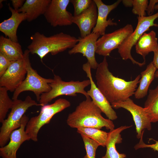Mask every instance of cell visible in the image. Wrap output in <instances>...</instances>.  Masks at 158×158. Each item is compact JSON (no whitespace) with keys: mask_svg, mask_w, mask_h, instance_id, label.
I'll list each match as a JSON object with an SVG mask.
<instances>
[{"mask_svg":"<svg viewBox=\"0 0 158 158\" xmlns=\"http://www.w3.org/2000/svg\"><path fill=\"white\" fill-rule=\"evenodd\" d=\"M95 77L98 88L111 104L124 101L134 95L140 75L127 81L114 76L109 71L106 57L99 64Z\"/></svg>","mask_w":158,"mask_h":158,"instance_id":"obj_1","label":"cell"},{"mask_svg":"<svg viewBox=\"0 0 158 158\" xmlns=\"http://www.w3.org/2000/svg\"><path fill=\"white\" fill-rule=\"evenodd\" d=\"M102 112L89 97L80 102L75 110L69 114L66 123L73 128H92L100 129L105 127L110 131L114 129L115 126L112 121L104 118Z\"/></svg>","mask_w":158,"mask_h":158,"instance_id":"obj_2","label":"cell"},{"mask_svg":"<svg viewBox=\"0 0 158 158\" xmlns=\"http://www.w3.org/2000/svg\"><path fill=\"white\" fill-rule=\"evenodd\" d=\"M32 42L27 47L30 53L37 54L41 60L48 54L52 55L72 49L78 42V38L63 32L46 36L36 32L31 37Z\"/></svg>","mask_w":158,"mask_h":158,"instance_id":"obj_3","label":"cell"},{"mask_svg":"<svg viewBox=\"0 0 158 158\" xmlns=\"http://www.w3.org/2000/svg\"><path fill=\"white\" fill-rule=\"evenodd\" d=\"M30 53L28 49L24 52L23 59L27 75L24 80L14 92L12 97L13 100L18 99L19 95L22 92L31 91L34 93L37 101L39 102L42 93L48 92L51 90L49 84L53 81V79L41 77L32 68L30 60Z\"/></svg>","mask_w":158,"mask_h":158,"instance_id":"obj_4","label":"cell"},{"mask_svg":"<svg viewBox=\"0 0 158 158\" xmlns=\"http://www.w3.org/2000/svg\"><path fill=\"white\" fill-rule=\"evenodd\" d=\"M53 81L49 85L51 87V90L42 93L39 101L42 106L47 105L52 100L59 96L66 95L75 96L76 93L84 95L86 98L90 97L85 88L90 85L89 79L82 81L71 80L66 82L63 80L60 76L54 75Z\"/></svg>","mask_w":158,"mask_h":158,"instance_id":"obj_5","label":"cell"},{"mask_svg":"<svg viewBox=\"0 0 158 158\" xmlns=\"http://www.w3.org/2000/svg\"><path fill=\"white\" fill-rule=\"evenodd\" d=\"M13 100L11 111L7 118L2 123L0 128V147L6 145L12 131L20 127L21 118L29 108L33 106H42L29 95L23 101L18 99Z\"/></svg>","mask_w":158,"mask_h":158,"instance_id":"obj_6","label":"cell"},{"mask_svg":"<svg viewBox=\"0 0 158 158\" xmlns=\"http://www.w3.org/2000/svg\"><path fill=\"white\" fill-rule=\"evenodd\" d=\"M157 18L158 12L150 16L138 17V23L135 29L118 49V53L123 60L130 59L133 64L140 67L145 64V61L140 63L133 59L131 54V49L144 33L149 30L150 27H158V24L154 23L155 20Z\"/></svg>","mask_w":158,"mask_h":158,"instance_id":"obj_7","label":"cell"},{"mask_svg":"<svg viewBox=\"0 0 158 158\" xmlns=\"http://www.w3.org/2000/svg\"><path fill=\"white\" fill-rule=\"evenodd\" d=\"M71 106V103L67 99L59 98L51 104L41 106L39 114L31 117L26 126L25 131L31 139L34 142L38 141L37 135L41 128L48 124L54 115Z\"/></svg>","mask_w":158,"mask_h":158,"instance_id":"obj_8","label":"cell"},{"mask_svg":"<svg viewBox=\"0 0 158 158\" xmlns=\"http://www.w3.org/2000/svg\"><path fill=\"white\" fill-rule=\"evenodd\" d=\"M133 31L132 25L127 24L111 33L105 34L97 41L96 53L104 57L109 56L111 52L118 49Z\"/></svg>","mask_w":158,"mask_h":158,"instance_id":"obj_9","label":"cell"},{"mask_svg":"<svg viewBox=\"0 0 158 158\" xmlns=\"http://www.w3.org/2000/svg\"><path fill=\"white\" fill-rule=\"evenodd\" d=\"M111 105L113 108H123L131 113L135 125L137 138L138 139L140 138L145 129H146L148 130L151 129L152 123L144 108L135 104L130 98Z\"/></svg>","mask_w":158,"mask_h":158,"instance_id":"obj_10","label":"cell"},{"mask_svg":"<svg viewBox=\"0 0 158 158\" xmlns=\"http://www.w3.org/2000/svg\"><path fill=\"white\" fill-rule=\"evenodd\" d=\"M70 2V0H51L44 15L51 26H68L73 23V15L67 10Z\"/></svg>","mask_w":158,"mask_h":158,"instance_id":"obj_11","label":"cell"},{"mask_svg":"<svg viewBox=\"0 0 158 158\" xmlns=\"http://www.w3.org/2000/svg\"><path fill=\"white\" fill-rule=\"evenodd\" d=\"M26 74L23 58L11 61L7 70L0 77V87H5L8 91L14 92L25 79Z\"/></svg>","mask_w":158,"mask_h":158,"instance_id":"obj_12","label":"cell"},{"mask_svg":"<svg viewBox=\"0 0 158 158\" xmlns=\"http://www.w3.org/2000/svg\"><path fill=\"white\" fill-rule=\"evenodd\" d=\"M28 117L24 114L21 119L20 127L11 133L9 142L5 146L0 148V155L2 158H16V152L24 142L31 139L26 133L25 128L29 120Z\"/></svg>","mask_w":158,"mask_h":158,"instance_id":"obj_13","label":"cell"},{"mask_svg":"<svg viewBox=\"0 0 158 158\" xmlns=\"http://www.w3.org/2000/svg\"><path fill=\"white\" fill-rule=\"evenodd\" d=\"M83 70L87 74V76L90 81V88L87 91L88 95L96 105L104 114L108 119L111 120L117 118L115 111L111 104L99 90L95 83L92 77L91 68L88 62L83 65Z\"/></svg>","mask_w":158,"mask_h":158,"instance_id":"obj_14","label":"cell"},{"mask_svg":"<svg viewBox=\"0 0 158 158\" xmlns=\"http://www.w3.org/2000/svg\"><path fill=\"white\" fill-rule=\"evenodd\" d=\"M100 35L92 32L86 37H79V41L75 46L68 51L70 55L81 53L86 57L91 68L96 69L99 64L97 61L95 54L96 42Z\"/></svg>","mask_w":158,"mask_h":158,"instance_id":"obj_15","label":"cell"},{"mask_svg":"<svg viewBox=\"0 0 158 158\" xmlns=\"http://www.w3.org/2000/svg\"><path fill=\"white\" fill-rule=\"evenodd\" d=\"M97 8L94 0L87 9L78 16H73L72 22L79 28L81 37L83 38L91 33V30L97 24Z\"/></svg>","mask_w":158,"mask_h":158,"instance_id":"obj_16","label":"cell"},{"mask_svg":"<svg viewBox=\"0 0 158 158\" xmlns=\"http://www.w3.org/2000/svg\"><path fill=\"white\" fill-rule=\"evenodd\" d=\"M97 7L98 16L97 24L92 30L93 33L102 36L105 34L107 28L109 26H116L117 23L113 19H107L110 12L116 8L122 1L118 0L113 4L108 5L104 4L101 0H94Z\"/></svg>","mask_w":158,"mask_h":158,"instance_id":"obj_17","label":"cell"},{"mask_svg":"<svg viewBox=\"0 0 158 158\" xmlns=\"http://www.w3.org/2000/svg\"><path fill=\"white\" fill-rule=\"evenodd\" d=\"M8 6L11 15L8 19L0 23V31L12 41L18 42L17 30L21 23L26 20V14L25 13L18 12L10 6L9 3Z\"/></svg>","mask_w":158,"mask_h":158,"instance_id":"obj_18","label":"cell"},{"mask_svg":"<svg viewBox=\"0 0 158 158\" xmlns=\"http://www.w3.org/2000/svg\"><path fill=\"white\" fill-rule=\"evenodd\" d=\"M131 126H122L116 129L110 130L108 133L106 147V153L102 158H125L126 155L123 153H120L117 151L116 147L117 144L122 142L121 133L124 130L131 127Z\"/></svg>","mask_w":158,"mask_h":158,"instance_id":"obj_19","label":"cell"},{"mask_svg":"<svg viewBox=\"0 0 158 158\" xmlns=\"http://www.w3.org/2000/svg\"><path fill=\"white\" fill-rule=\"evenodd\" d=\"M51 0H26L18 11L26 14V20L30 22L41 15H44Z\"/></svg>","mask_w":158,"mask_h":158,"instance_id":"obj_20","label":"cell"},{"mask_svg":"<svg viewBox=\"0 0 158 158\" xmlns=\"http://www.w3.org/2000/svg\"><path fill=\"white\" fill-rule=\"evenodd\" d=\"M0 53L11 61L21 59L24 57V53L19 43L2 35L0 37Z\"/></svg>","mask_w":158,"mask_h":158,"instance_id":"obj_21","label":"cell"},{"mask_svg":"<svg viewBox=\"0 0 158 158\" xmlns=\"http://www.w3.org/2000/svg\"><path fill=\"white\" fill-rule=\"evenodd\" d=\"M158 39L156 32L152 30L148 33L145 32L137 41L135 45L136 52L140 55L144 61L149 53L154 52L158 45Z\"/></svg>","mask_w":158,"mask_h":158,"instance_id":"obj_22","label":"cell"},{"mask_svg":"<svg viewBox=\"0 0 158 158\" xmlns=\"http://www.w3.org/2000/svg\"><path fill=\"white\" fill-rule=\"evenodd\" d=\"M157 70L152 61L146 69L141 73L139 84L134 94L135 98L139 99L147 95L149 87L155 77Z\"/></svg>","mask_w":158,"mask_h":158,"instance_id":"obj_23","label":"cell"},{"mask_svg":"<svg viewBox=\"0 0 158 158\" xmlns=\"http://www.w3.org/2000/svg\"><path fill=\"white\" fill-rule=\"evenodd\" d=\"M144 108L151 123L158 122V85L149 90Z\"/></svg>","mask_w":158,"mask_h":158,"instance_id":"obj_24","label":"cell"},{"mask_svg":"<svg viewBox=\"0 0 158 158\" xmlns=\"http://www.w3.org/2000/svg\"><path fill=\"white\" fill-rule=\"evenodd\" d=\"M77 132L94 140L99 146L106 147L108 133L100 129L92 128H77Z\"/></svg>","mask_w":158,"mask_h":158,"instance_id":"obj_25","label":"cell"},{"mask_svg":"<svg viewBox=\"0 0 158 158\" xmlns=\"http://www.w3.org/2000/svg\"><path fill=\"white\" fill-rule=\"evenodd\" d=\"M8 90L4 87H0V122L1 123L5 120L6 115L11 109L13 100L9 97Z\"/></svg>","mask_w":158,"mask_h":158,"instance_id":"obj_26","label":"cell"},{"mask_svg":"<svg viewBox=\"0 0 158 158\" xmlns=\"http://www.w3.org/2000/svg\"><path fill=\"white\" fill-rule=\"evenodd\" d=\"M84 142L86 154L83 158H95L96 151L99 144L94 140L80 135Z\"/></svg>","mask_w":158,"mask_h":158,"instance_id":"obj_27","label":"cell"},{"mask_svg":"<svg viewBox=\"0 0 158 158\" xmlns=\"http://www.w3.org/2000/svg\"><path fill=\"white\" fill-rule=\"evenodd\" d=\"M148 4L147 0H133L132 11L133 13L138 15V17L146 16V11Z\"/></svg>","mask_w":158,"mask_h":158,"instance_id":"obj_28","label":"cell"},{"mask_svg":"<svg viewBox=\"0 0 158 158\" xmlns=\"http://www.w3.org/2000/svg\"><path fill=\"white\" fill-rule=\"evenodd\" d=\"M92 0H70L74 7L73 16H78L87 9Z\"/></svg>","mask_w":158,"mask_h":158,"instance_id":"obj_29","label":"cell"},{"mask_svg":"<svg viewBox=\"0 0 158 158\" xmlns=\"http://www.w3.org/2000/svg\"><path fill=\"white\" fill-rule=\"evenodd\" d=\"M143 133L142 135L140 138V140L139 143L135 146L134 148L135 149L137 150L140 148L148 147L152 149L154 151L158 152V141L151 139L155 141V143L150 145L146 144L144 142L143 140Z\"/></svg>","mask_w":158,"mask_h":158,"instance_id":"obj_30","label":"cell"},{"mask_svg":"<svg viewBox=\"0 0 158 158\" xmlns=\"http://www.w3.org/2000/svg\"><path fill=\"white\" fill-rule=\"evenodd\" d=\"M11 61L0 53V77L5 72L11 64Z\"/></svg>","mask_w":158,"mask_h":158,"instance_id":"obj_31","label":"cell"},{"mask_svg":"<svg viewBox=\"0 0 158 158\" xmlns=\"http://www.w3.org/2000/svg\"><path fill=\"white\" fill-rule=\"evenodd\" d=\"M158 4V0H150L148 3L147 11L148 16L153 15L155 6Z\"/></svg>","mask_w":158,"mask_h":158,"instance_id":"obj_32","label":"cell"},{"mask_svg":"<svg viewBox=\"0 0 158 158\" xmlns=\"http://www.w3.org/2000/svg\"><path fill=\"white\" fill-rule=\"evenodd\" d=\"M12 4L13 8L15 10L18 11L23 6L25 0H12Z\"/></svg>","mask_w":158,"mask_h":158,"instance_id":"obj_33","label":"cell"},{"mask_svg":"<svg viewBox=\"0 0 158 158\" xmlns=\"http://www.w3.org/2000/svg\"><path fill=\"white\" fill-rule=\"evenodd\" d=\"M153 53L154 57L152 62L157 69L158 70V45Z\"/></svg>","mask_w":158,"mask_h":158,"instance_id":"obj_34","label":"cell"},{"mask_svg":"<svg viewBox=\"0 0 158 158\" xmlns=\"http://www.w3.org/2000/svg\"><path fill=\"white\" fill-rule=\"evenodd\" d=\"M123 5L126 7L133 6V0H122Z\"/></svg>","mask_w":158,"mask_h":158,"instance_id":"obj_35","label":"cell"},{"mask_svg":"<svg viewBox=\"0 0 158 158\" xmlns=\"http://www.w3.org/2000/svg\"><path fill=\"white\" fill-rule=\"evenodd\" d=\"M155 77L158 78V70H157L155 74Z\"/></svg>","mask_w":158,"mask_h":158,"instance_id":"obj_36","label":"cell"},{"mask_svg":"<svg viewBox=\"0 0 158 158\" xmlns=\"http://www.w3.org/2000/svg\"><path fill=\"white\" fill-rule=\"evenodd\" d=\"M155 9L156 10H158V4L155 6Z\"/></svg>","mask_w":158,"mask_h":158,"instance_id":"obj_37","label":"cell"}]
</instances>
